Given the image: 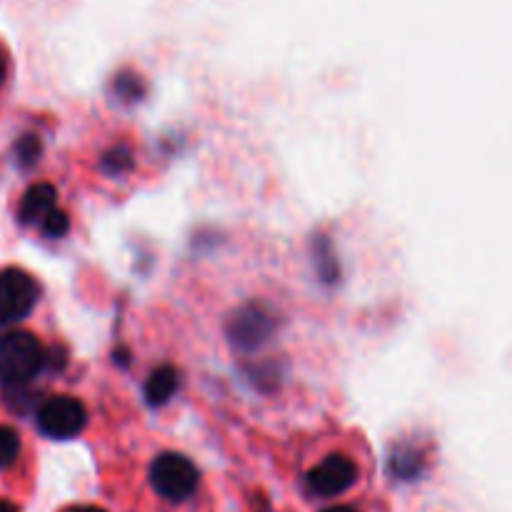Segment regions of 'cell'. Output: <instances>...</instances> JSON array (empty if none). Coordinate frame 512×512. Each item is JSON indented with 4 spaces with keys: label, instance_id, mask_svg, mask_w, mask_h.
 Listing matches in <instances>:
<instances>
[{
    "label": "cell",
    "instance_id": "9",
    "mask_svg": "<svg viewBox=\"0 0 512 512\" xmlns=\"http://www.w3.org/2000/svg\"><path fill=\"white\" fill-rule=\"evenodd\" d=\"M313 255H315V268H318L320 280H323V283H328V285L338 283V280H340V265H338V260H335L333 245H330V240L325 238V235L315 238Z\"/></svg>",
    "mask_w": 512,
    "mask_h": 512
},
{
    "label": "cell",
    "instance_id": "19",
    "mask_svg": "<svg viewBox=\"0 0 512 512\" xmlns=\"http://www.w3.org/2000/svg\"><path fill=\"white\" fill-rule=\"evenodd\" d=\"M3 78H5V58L3 53H0V83H3Z\"/></svg>",
    "mask_w": 512,
    "mask_h": 512
},
{
    "label": "cell",
    "instance_id": "15",
    "mask_svg": "<svg viewBox=\"0 0 512 512\" xmlns=\"http://www.w3.org/2000/svg\"><path fill=\"white\" fill-rule=\"evenodd\" d=\"M118 90H120V95H125V98H130V100H135L140 95V90H138V80H125V78H120L118 83Z\"/></svg>",
    "mask_w": 512,
    "mask_h": 512
},
{
    "label": "cell",
    "instance_id": "1",
    "mask_svg": "<svg viewBox=\"0 0 512 512\" xmlns=\"http://www.w3.org/2000/svg\"><path fill=\"white\" fill-rule=\"evenodd\" d=\"M45 363L48 353L35 335L23 330L0 335V383L23 388L45 368Z\"/></svg>",
    "mask_w": 512,
    "mask_h": 512
},
{
    "label": "cell",
    "instance_id": "6",
    "mask_svg": "<svg viewBox=\"0 0 512 512\" xmlns=\"http://www.w3.org/2000/svg\"><path fill=\"white\" fill-rule=\"evenodd\" d=\"M355 478H358V468L353 465V460L343 458V455H330L318 468L310 470L308 485L320 498H335L353 488Z\"/></svg>",
    "mask_w": 512,
    "mask_h": 512
},
{
    "label": "cell",
    "instance_id": "3",
    "mask_svg": "<svg viewBox=\"0 0 512 512\" xmlns=\"http://www.w3.org/2000/svg\"><path fill=\"white\" fill-rule=\"evenodd\" d=\"M150 483L155 493L163 495L165 500L180 503V500H188L198 488V470L185 455L165 453L150 465Z\"/></svg>",
    "mask_w": 512,
    "mask_h": 512
},
{
    "label": "cell",
    "instance_id": "4",
    "mask_svg": "<svg viewBox=\"0 0 512 512\" xmlns=\"http://www.w3.org/2000/svg\"><path fill=\"white\" fill-rule=\"evenodd\" d=\"M40 288L25 270L8 268L0 273V325H15L33 313Z\"/></svg>",
    "mask_w": 512,
    "mask_h": 512
},
{
    "label": "cell",
    "instance_id": "5",
    "mask_svg": "<svg viewBox=\"0 0 512 512\" xmlns=\"http://www.w3.org/2000/svg\"><path fill=\"white\" fill-rule=\"evenodd\" d=\"M88 423V413L80 400L70 395H58L40 405L38 410V430L50 440H70L83 433Z\"/></svg>",
    "mask_w": 512,
    "mask_h": 512
},
{
    "label": "cell",
    "instance_id": "10",
    "mask_svg": "<svg viewBox=\"0 0 512 512\" xmlns=\"http://www.w3.org/2000/svg\"><path fill=\"white\" fill-rule=\"evenodd\" d=\"M420 463H423V460H420V455L415 453V450L400 448L395 450L393 458H390V470H393V475H398V478L410 480L420 473Z\"/></svg>",
    "mask_w": 512,
    "mask_h": 512
},
{
    "label": "cell",
    "instance_id": "12",
    "mask_svg": "<svg viewBox=\"0 0 512 512\" xmlns=\"http://www.w3.org/2000/svg\"><path fill=\"white\" fill-rule=\"evenodd\" d=\"M40 153H43V145L35 135H23V138L15 143V160H18L20 168H30L40 160Z\"/></svg>",
    "mask_w": 512,
    "mask_h": 512
},
{
    "label": "cell",
    "instance_id": "18",
    "mask_svg": "<svg viewBox=\"0 0 512 512\" xmlns=\"http://www.w3.org/2000/svg\"><path fill=\"white\" fill-rule=\"evenodd\" d=\"M65 512H103V510H98V508H70Z\"/></svg>",
    "mask_w": 512,
    "mask_h": 512
},
{
    "label": "cell",
    "instance_id": "16",
    "mask_svg": "<svg viewBox=\"0 0 512 512\" xmlns=\"http://www.w3.org/2000/svg\"><path fill=\"white\" fill-rule=\"evenodd\" d=\"M0 512H18V510H15V505L3 503V500H0Z\"/></svg>",
    "mask_w": 512,
    "mask_h": 512
},
{
    "label": "cell",
    "instance_id": "11",
    "mask_svg": "<svg viewBox=\"0 0 512 512\" xmlns=\"http://www.w3.org/2000/svg\"><path fill=\"white\" fill-rule=\"evenodd\" d=\"M100 168H103L108 175L128 173V170L133 168V153H130V148H125V145L110 148L108 153L103 155V163H100Z\"/></svg>",
    "mask_w": 512,
    "mask_h": 512
},
{
    "label": "cell",
    "instance_id": "14",
    "mask_svg": "<svg viewBox=\"0 0 512 512\" xmlns=\"http://www.w3.org/2000/svg\"><path fill=\"white\" fill-rule=\"evenodd\" d=\"M40 228H43V233L48 235V238H63V235L68 233V228H70V220H68V215L63 213V210L55 208L53 213H50L48 218L40 223Z\"/></svg>",
    "mask_w": 512,
    "mask_h": 512
},
{
    "label": "cell",
    "instance_id": "7",
    "mask_svg": "<svg viewBox=\"0 0 512 512\" xmlns=\"http://www.w3.org/2000/svg\"><path fill=\"white\" fill-rule=\"evenodd\" d=\"M55 198H58V195H55V188L48 183H38L33 185V188L25 190L18 208L20 223L25 225L43 223V220L55 210Z\"/></svg>",
    "mask_w": 512,
    "mask_h": 512
},
{
    "label": "cell",
    "instance_id": "17",
    "mask_svg": "<svg viewBox=\"0 0 512 512\" xmlns=\"http://www.w3.org/2000/svg\"><path fill=\"white\" fill-rule=\"evenodd\" d=\"M323 512H355L353 508H345V505H338V508H328V510H323Z\"/></svg>",
    "mask_w": 512,
    "mask_h": 512
},
{
    "label": "cell",
    "instance_id": "13",
    "mask_svg": "<svg viewBox=\"0 0 512 512\" xmlns=\"http://www.w3.org/2000/svg\"><path fill=\"white\" fill-rule=\"evenodd\" d=\"M20 438L13 428L0 425V468H8L15 458H18Z\"/></svg>",
    "mask_w": 512,
    "mask_h": 512
},
{
    "label": "cell",
    "instance_id": "2",
    "mask_svg": "<svg viewBox=\"0 0 512 512\" xmlns=\"http://www.w3.org/2000/svg\"><path fill=\"white\" fill-rule=\"evenodd\" d=\"M228 338L240 350H258L278 330V313L263 303H248L235 310L228 320Z\"/></svg>",
    "mask_w": 512,
    "mask_h": 512
},
{
    "label": "cell",
    "instance_id": "8",
    "mask_svg": "<svg viewBox=\"0 0 512 512\" xmlns=\"http://www.w3.org/2000/svg\"><path fill=\"white\" fill-rule=\"evenodd\" d=\"M175 390H178V373L170 365H163V368L150 373L148 383H145V400H148V405L158 408L173 398Z\"/></svg>",
    "mask_w": 512,
    "mask_h": 512
}]
</instances>
